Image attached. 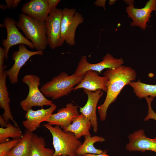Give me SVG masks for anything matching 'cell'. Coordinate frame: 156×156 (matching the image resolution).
I'll list each match as a JSON object with an SVG mask.
<instances>
[{
    "mask_svg": "<svg viewBox=\"0 0 156 156\" xmlns=\"http://www.w3.org/2000/svg\"><path fill=\"white\" fill-rule=\"evenodd\" d=\"M103 75L107 78L108 82L105 100L98 108L100 119L102 121L106 119L107 111L109 105L115 101L125 86L135 80L137 73L131 67L122 65L107 69Z\"/></svg>",
    "mask_w": 156,
    "mask_h": 156,
    "instance_id": "obj_1",
    "label": "cell"
},
{
    "mask_svg": "<svg viewBox=\"0 0 156 156\" xmlns=\"http://www.w3.org/2000/svg\"><path fill=\"white\" fill-rule=\"evenodd\" d=\"M16 25L30 40L37 51L45 49L48 43L45 22L37 20L28 15L20 14Z\"/></svg>",
    "mask_w": 156,
    "mask_h": 156,
    "instance_id": "obj_2",
    "label": "cell"
},
{
    "mask_svg": "<svg viewBox=\"0 0 156 156\" xmlns=\"http://www.w3.org/2000/svg\"><path fill=\"white\" fill-rule=\"evenodd\" d=\"M84 77L74 74L69 75L67 73L62 72L43 85L40 90L45 97L53 100L57 99L67 96L73 90L74 87L80 82Z\"/></svg>",
    "mask_w": 156,
    "mask_h": 156,
    "instance_id": "obj_3",
    "label": "cell"
},
{
    "mask_svg": "<svg viewBox=\"0 0 156 156\" xmlns=\"http://www.w3.org/2000/svg\"><path fill=\"white\" fill-rule=\"evenodd\" d=\"M51 133L54 149L53 156H77L76 152L82 144L70 132H65L60 127H53L48 123L42 125Z\"/></svg>",
    "mask_w": 156,
    "mask_h": 156,
    "instance_id": "obj_4",
    "label": "cell"
},
{
    "mask_svg": "<svg viewBox=\"0 0 156 156\" xmlns=\"http://www.w3.org/2000/svg\"><path fill=\"white\" fill-rule=\"evenodd\" d=\"M40 81L39 77L34 75H26L23 77L22 82L29 88L27 97L20 103L24 111L27 112L33 107H42L44 106H50L53 103L52 101L47 99L39 89Z\"/></svg>",
    "mask_w": 156,
    "mask_h": 156,
    "instance_id": "obj_5",
    "label": "cell"
},
{
    "mask_svg": "<svg viewBox=\"0 0 156 156\" xmlns=\"http://www.w3.org/2000/svg\"><path fill=\"white\" fill-rule=\"evenodd\" d=\"M84 19L82 14L75 9L65 8L62 10L61 21L62 36L66 43L73 46L75 44V34L79 25Z\"/></svg>",
    "mask_w": 156,
    "mask_h": 156,
    "instance_id": "obj_6",
    "label": "cell"
},
{
    "mask_svg": "<svg viewBox=\"0 0 156 156\" xmlns=\"http://www.w3.org/2000/svg\"><path fill=\"white\" fill-rule=\"evenodd\" d=\"M62 10L56 8L48 15L45 23L48 45L54 49L62 46L64 41L61 33Z\"/></svg>",
    "mask_w": 156,
    "mask_h": 156,
    "instance_id": "obj_7",
    "label": "cell"
},
{
    "mask_svg": "<svg viewBox=\"0 0 156 156\" xmlns=\"http://www.w3.org/2000/svg\"><path fill=\"white\" fill-rule=\"evenodd\" d=\"M16 21L13 18L7 16L4 19L3 25L6 28L7 32L6 39H3L2 44L5 52V60L8 58L10 48L18 44H23L28 46L31 49L35 47L32 42L24 37L18 30L16 25Z\"/></svg>",
    "mask_w": 156,
    "mask_h": 156,
    "instance_id": "obj_8",
    "label": "cell"
},
{
    "mask_svg": "<svg viewBox=\"0 0 156 156\" xmlns=\"http://www.w3.org/2000/svg\"><path fill=\"white\" fill-rule=\"evenodd\" d=\"M124 63L122 58H116L108 53L103 57L102 61L96 64L89 63L86 56H83L81 57L74 74L77 76H84L86 72L90 70L100 73L105 69L117 67Z\"/></svg>",
    "mask_w": 156,
    "mask_h": 156,
    "instance_id": "obj_9",
    "label": "cell"
},
{
    "mask_svg": "<svg viewBox=\"0 0 156 156\" xmlns=\"http://www.w3.org/2000/svg\"><path fill=\"white\" fill-rule=\"evenodd\" d=\"M43 53V50L31 51L26 48L25 45L19 44L18 50L14 52L12 55V60L14 61L13 65L9 69L5 70L10 83L14 84L18 82L21 69L31 57L36 55L42 56Z\"/></svg>",
    "mask_w": 156,
    "mask_h": 156,
    "instance_id": "obj_10",
    "label": "cell"
},
{
    "mask_svg": "<svg viewBox=\"0 0 156 156\" xmlns=\"http://www.w3.org/2000/svg\"><path fill=\"white\" fill-rule=\"evenodd\" d=\"M156 0H149L144 6L141 8H136L134 5L127 7L126 11L129 17L132 20L130 25L132 27H137L142 30H146L147 23L150 21L151 14L155 11Z\"/></svg>",
    "mask_w": 156,
    "mask_h": 156,
    "instance_id": "obj_11",
    "label": "cell"
},
{
    "mask_svg": "<svg viewBox=\"0 0 156 156\" xmlns=\"http://www.w3.org/2000/svg\"><path fill=\"white\" fill-rule=\"evenodd\" d=\"M83 91L87 95L88 100L83 107H80L79 111L89 120L93 131L96 133L98 130L96 107L99 99L103 95V91L99 90L93 92L83 89Z\"/></svg>",
    "mask_w": 156,
    "mask_h": 156,
    "instance_id": "obj_12",
    "label": "cell"
},
{
    "mask_svg": "<svg viewBox=\"0 0 156 156\" xmlns=\"http://www.w3.org/2000/svg\"><path fill=\"white\" fill-rule=\"evenodd\" d=\"M56 108V105L53 103L47 109L42 107L36 110L32 109L28 110L25 115L26 119L22 122L23 126L27 130L33 132L40 126L42 122L45 121L51 116Z\"/></svg>",
    "mask_w": 156,
    "mask_h": 156,
    "instance_id": "obj_13",
    "label": "cell"
},
{
    "mask_svg": "<svg viewBox=\"0 0 156 156\" xmlns=\"http://www.w3.org/2000/svg\"><path fill=\"white\" fill-rule=\"evenodd\" d=\"M128 137L129 142L126 147L128 151H141L144 153L150 151L156 153V140L147 137L143 129L135 131Z\"/></svg>",
    "mask_w": 156,
    "mask_h": 156,
    "instance_id": "obj_14",
    "label": "cell"
},
{
    "mask_svg": "<svg viewBox=\"0 0 156 156\" xmlns=\"http://www.w3.org/2000/svg\"><path fill=\"white\" fill-rule=\"evenodd\" d=\"M77 108L73 103H68L65 107L58 109L57 113L53 114L45 121L51 125H58L62 128L66 127L80 114Z\"/></svg>",
    "mask_w": 156,
    "mask_h": 156,
    "instance_id": "obj_15",
    "label": "cell"
},
{
    "mask_svg": "<svg viewBox=\"0 0 156 156\" xmlns=\"http://www.w3.org/2000/svg\"><path fill=\"white\" fill-rule=\"evenodd\" d=\"M108 82V79L106 77L100 76L97 72L90 70L86 72L83 79L73 90L83 88L94 92L101 90L107 92Z\"/></svg>",
    "mask_w": 156,
    "mask_h": 156,
    "instance_id": "obj_16",
    "label": "cell"
},
{
    "mask_svg": "<svg viewBox=\"0 0 156 156\" xmlns=\"http://www.w3.org/2000/svg\"><path fill=\"white\" fill-rule=\"evenodd\" d=\"M21 11L37 20L45 22L49 15L47 0H30L23 5Z\"/></svg>",
    "mask_w": 156,
    "mask_h": 156,
    "instance_id": "obj_17",
    "label": "cell"
},
{
    "mask_svg": "<svg viewBox=\"0 0 156 156\" xmlns=\"http://www.w3.org/2000/svg\"><path fill=\"white\" fill-rule=\"evenodd\" d=\"M7 76L5 70L0 76V107L4 110V112L1 115L7 122L8 123L10 120L16 126L18 127L16 122L14 119L10 106V100L6 85Z\"/></svg>",
    "mask_w": 156,
    "mask_h": 156,
    "instance_id": "obj_18",
    "label": "cell"
},
{
    "mask_svg": "<svg viewBox=\"0 0 156 156\" xmlns=\"http://www.w3.org/2000/svg\"><path fill=\"white\" fill-rule=\"evenodd\" d=\"M91 127L89 120L81 114L75 119L71 124L62 128L65 132L72 133L79 139L83 136L91 135L90 130Z\"/></svg>",
    "mask_w": 156,
    "mask_h": 156,
    "instance_id": "obj_19",
    "label": "cell"
},
{
    "mask_svg": "<svg viewBox=\"0 0 156 156\" xmlns=\"http://www.w3.org/2000/svg\"><path fill=\"white\" fill-rule=\"evenodd\" d=\"M33 132L26 130L21 140L6 155L8 156H29Z\"/></svg>",
    "mask_w": 156,
    "mask_h": 156,
    "instance_id": "obj_20",
    "label": "cell"
},
{
    "mask_svg": "<svg viewBox=\"0 0 156 156\" xmlns=\"http://www.w3.org/2000/svg\"><path fill=\"white\" fill-rule=\"evenodd\" d=\"M84 140L76 152L77 156H83L86 154H99L103 151L100 149L96 148L94 144L97 142H103L105 140L103 137L95 135L92 137L91 135L84 136Z\"/></svg>",
    "mask_w": 156,
    "mask_h": 156,
    "instance_id": "obj_21",
    "label": "cell"
},
{
    "mask_svg": "<svg viewBox=\"0 0 156 156\" xmlns=\"http://www.w3.org/2000/svg\"><path fill=\"white\" fill-rule=\"evenodd\" d=\"M44 138L33 133L29 156H53L54 150L46 148Z\"/></svg>",
    "mask_w": 156,
    "mask_h": 156,
    "instance_id": "obj_22",
    "label": "cell"
},
{
    "mask_svg": "<svg viewBox=\"0 0 156 156\" xmlns=\"http://www.w3.org/2000/svg\"><path fill=\"white\" fill-rule=\"evenodd\" d=\"M128 85L133 88L134 92L140 99L148 96L153 98L156 97V85L145 83L140 79L131 81Z\"/></svg>",
    "mask_w": 156,
    "mask_h": 156,
    "instance_id": "obj_23",
    "label": "cell"
},
{
    "mask_svg": "<svg viewBox=\"0 0 156 156\" xmlns=\"http://www.w3.org/2000/svg\"><path fill=\"white\" fill-rule=\"evenodd\" d=\"M23 135L19 128L8 123L7 127L0 128V143L7 141L10 138L13 139L22 138Z\"/></svg>",
    "mask_w": 156,
    "mask_h": 156,
    "instance_id": "obj_24",
    "label": "cell"
},
{
    "mask_svg": "<svg viewBox=\"0 0 156 156\" xmlns=\"http://www.w3.org/2000/svg\"><path fill=\"white\" fill-rule=\"evenodd\" d=\"M22 138L13 139L0 144V156L7 155L21 140Z\"/></svg>",
    "mask_w": 156,
    "mask_h": 156,
    "instance_id": "obj_25",
    "label": "cell"
},
{
    "mask_svg": "<svg viewBox=\"0 0 156 156\" xmlns=\"http://www.w3.org/2000/svg\"><path fill=\"white\" fill-rule=\"evenodd\" d=\"M148 105V114L144 119L145 121H148L150 119H153L156 121V113L153 110L151 103L154 98L152 97H146L145 98ZM156 140V137L154 138Z\"/></svg>",
    "mask_w": 156,
    "mask_h": 156,
    "instance_id": "obj_26",
    "label": "cell"
},
{
    "mask_svg": "<svg viewBox=\"0 0 156 156\" xmlns=\"http://www.w3.org/2000/svg\"><path fill=\"white\" fill-rule=\"evenodd\" d=\"M5 52L4 49L0 47V76L2 75L5 69L7 67L4 65L5 58Z\"/></svg>",
    "mask_w": 156,
    "mask_h": 156,
    "instance_id": "obj_27",
    "label": "cell"
},
{
    "mask_svg": "<svg viewBox=\"0 0 156 156\" xmlns=\"http://www.w3.org/2000/svg\"><path fill=\"white\" fill-rule=\"evenodd\" d=\"M48 5V11L49 14L57 8L56 6L61 1L60 0H47Z\"/></svg>",
    "mask_w": 156,
    "mask_h": 156,
    "instance_id": "obj_28",
    "label": "cell"
},
{
    "mask_svg": "<svg viewBox=\"0 0 156 156\" xmlns=\"http://www.w3.org/2000/svg\"><path fill=\"white\" fill-rule=\"evenodd\" d=\"M106 1L105 0H97L94 3V4L97 6L103 7L105 10Z\"/></svg>",
    "mask_w": 156,
    "mask_h": 156,
    "instance_id": "obj_29",
    "label": "cell"
},
{
    "mask_svg": "<svg viewBox=\"0 0 156 156\" xmlns=\"http://www.w3.org/2000/svg\"><path fill=\"white\" fill-rule=\"evenodd\" d=\"M83 156H109L107 154L106 151H103L102 153L99 154H86Z\"/></svg>",
    "mask_w": 156,
    "mask_h": 156,
    "instance_id": "obj_30",
    "label": "cell"
},
{
    "mask_svg": "<svg viewBox=\"0 0 156 156\" xmlns=\"http://www.w3.org/2000/svg\"><path fill=\"white\" fill-rule=\"evenodd\" d=\"M8 123L4 119L2 115L0 116V124L1 127L5 128L7 127Z\"/></svg>",
    "mask_w": 156,
    "mask_h": 156,
    "instance_id": "obj_31",
    "label": "cell"
},
{
    "mask_svg": "<svg viewBox=\"0 0 156 156\" xmlns=\"http://www.w3.org/2000/svg\"><path fill=\"white\" fill-rule=\"evenodd\" d=\"M5 2L7 8H10L12 7L14 2V0H5Z\"/></svg>",
    "mask_w": 156,
    "mask_h": 156,
    "instance_id": "obj_32",
    "label": "cell"
},
{
    "mask_svg": "<svg viewBox=\"0 0 156 156\" xmlns=\"http://www.w3.org/2000/svg\"><path fill=\"white\" fill-rule=\"evenodd\" d=\"M21 1V0H14V4L12 7V9H14V8L17 7Z\"/></svg>",
    "mask_w": 156,
    "mask_h": 156,
    "instance_id": "obj_33",
    "label": "cell"
},
{
    "mask_svg": "<svg viewBox=\"0 0 156 156\" xmlns=\"http://www.w3.org/2000/svg\"><path fill=\"white\" fill-rule=\"evenodd\" d=\"M123 1L128 4V6L134 5V1L133 0H124Z\"/></svg>",
    "mask_w": 156,
    "mask_h": 156,
    "instance_id": "obj_34",
    "label": "cell"
},
{
    "mask_svg": "<svg viewBox=\"0 0 156 156\" xmlns=\"http://www.w3.org/2000/svg\"><path fill=\"white\" fill-rule=\"evenodd\" d=\"M117 1L116 0H109L108 4L109 5H114Z\"/></svg>",
    "mask_w": 156,
    "mask_h": 156,
    "instance_id": "obj_35",
    "label": "cell"
},
{
    "mask_svg": "<svg viewBox=\"0 0 156 156\" xmlns=\"http://www.w3.org/2000/svg\"><path fill=\"white\" fill-rule=\"evenodd\" d=\"M0 9L5 10L7 8V7L6 5H0Z\"/></svg>",
    "mask_w": 156,
    "mask_h": 156,
    "instance_id": "obj_36",
    "label": "cell"
},
{
    "mask_svg": "<svg viewBox=\"0 0 156 156\" xmlns=\"http://www.w3.org/2000/svg\"><path fill=\"white\" fill-rule=\"evenodd\" d=\"M155 14L156 15V7H155Z\"/></svg>",
    "mask_w": 156,
    "mask_h": 156,
    "instance_id": "obj_37",
    "label": "cell"
},
{
    "mask_svg": "<svg viewBox=\"0 0 156 156\" xmlns=\"http://www.w3.org/2000/svg\"><path fill=\"white\" fill-rule=\"evenodd\" d=\"M4 156H8L7 155H5Z\"/></svg>",
    "mask_w": 156,
    "mask_h": 156,
    "instance_id": "obj_38",
    "label": "cell"
},
{
    "mask_svg": "<svg viewBox=\"0 0 156 156\" xmlns=\"http://www.w3.org/2000/svg\"></svg>",
    "mask_w": 156,
    "mask_h": 156,
    "instance_id": "obj_39",
    "label": "cell"
},
{
    "mask_svg": "<svg viewBox=\"0 0 156 156\" xmlns=\"http://www.w3.org/2000/svg\"></svg>",
    "mask_w": 156,
    "mask_h": 156,
    "instance_id": "obj_40",
    "label": "cell"
},
{
    "mask_svg": "<svg viewBox=\"0 0 156 156\" xmlns=\"http://www.w3.org/2000/svg\"><path fill=\"white\" fill-rule=\"evenodd\" d=\"M155 156H156V155H155Z\"/></svg>",
    "mask_w": 156,
    "mask_h": 156,
    "instance_id": "obj_41",
    "label": "cell"
}]
</instances>
